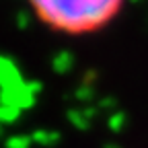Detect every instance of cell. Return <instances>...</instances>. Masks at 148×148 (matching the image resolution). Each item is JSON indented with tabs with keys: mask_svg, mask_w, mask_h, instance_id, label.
<instances>
[{
	"mask_svg": "<svg viewBox=\"0 0 148 148\" xmlns=\"http://www.w3.org/2000/svg\"><path fill=\"white\" fill-rule=\"evenodd\" d=\"M35 21L64 37H86L113 25L127 0H25Z\"/></svg>",
	"mask_w": 148,
	"mask_h": 148,
	"instance_id": "6da1fadb",
	"label": "cell"
}]
</instances>
